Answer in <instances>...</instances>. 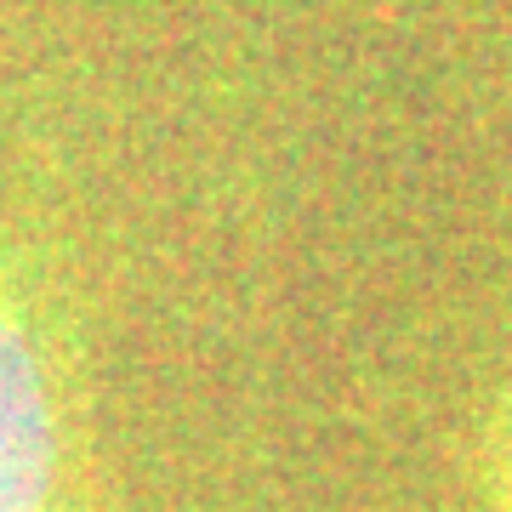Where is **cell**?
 <instances>
[{"label":"cell","mask_w":512,"mask_h":512,"mask_svg":"<svg viewBox=\"0 0 512 512\" xmlns=\"http://www.w3.org/2000/svg\"><path fill=\"white\" fill-rule=\"evenodd\" d=\"M0 512H69L52 365L6 256H0Z\"/></svg>","instance_id":"6da1fadb"},{"label":"cell","mask_w":512,"mask_h":512,"mask_svg":"<svg viewBox=\"0 0 512 512\" xmlns=\"http://www.w3.org/2000/svg\"><path fill=\"white\" fill-rule=\"evenodd\" d=\"M490 507L512 512V393L490 427Z\"/></svg>","instance_id":"7a4b0ae2"}]
</instances>
